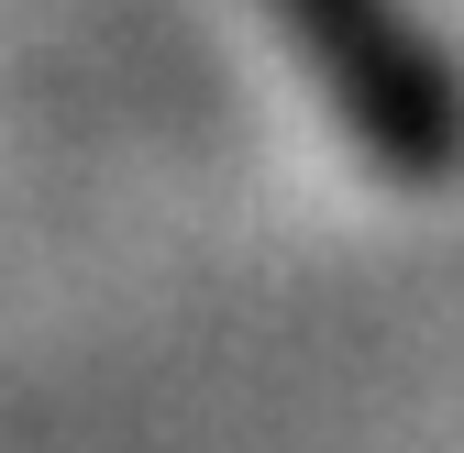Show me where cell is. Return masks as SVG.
Returning <instances> with one entry per match:
<instances>
[{"label": "cell", "mask_w": 464, "mask_h": 453, "mask_svg": "<svg viewBox=\"0 0 464 453\" xmlns=\"http://www.w3.org/2000/svg\"><path fill=\"white\" fill-rule=\"evenodd\" d=\"M266 12L299 44V67L321 78L332 122L354 133L398 188H442L464 166V89L442 67V44L398 12V0H266Z\"/></svg>", "instance_id": "6da1fadb"}]
</instances>
